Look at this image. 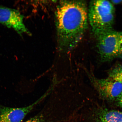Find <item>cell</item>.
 <instances>
[{
    "mask_svg": "<svg viewBox=\"0 0 122 122\" xmlns=\"http://www.w3.org/2000/svg\"><path fill=\"white\" fill-rule=\"evenodd\" d=\"M78 122H122V111L99 108L91 117L79 118Z\"/></svg>",
    "mask_w": 122,
    "mask_h": 122,
    "instance_id": "7",
    "label": "cell"
},
{
    "mask_svg": "<svg viewBox=\"0 0 122 122\" xmlns=\"http://www.w3.org/2000/svg\"><path fill=\"white\" fill-rule=\"evenodd\" d=\"M33 120H34V122H35V120H34V117H33Z\"/></svg>",
    "mask_w": 122,
    "mask_h": 122,
    "instance_id": "11",
    "label": "cell"
},
{
    "mask_svg": "<svg viewBox=\"0 0 122 122\" xmlns=\"http://www.w3.org/2000/svg\"><path fill=\"white\" fill-rule=\"evenodd\" d=\"M112 2L115 4H117L120 3L122 2V0H112Z\"/></svg>",
    "mask_w": 122,
    "mask_h": 122,
    "instance_id": "10",
    "label": "cell"
},
{
    "mask_svg": "<svg viewBox=\"0 0 122 122\" xmlns=\"http://www.w3.org/2000/svg\"><path fill=\"white\" fill-rule=\"evenodd\" d=\"M115 100L117 106L122 107V92Z\"/></svg>",
    "mask_w": 122,
    "mask_h": 122,
    "instance_id": "9",
    "label": "cell"
},
{
    "mask_svg": "<svg viewBox=\"0 0 122 122\" xmlns=\"http://www.w3.org/2000/svg\"><path fill=\"white\" fill-rule=\"evenodd\" d=\"M97 47L102 61L122 58V31L113 30L96 36Z\"/></svg>",
    "mask_w": 122,
    "mask_h": 122,
    "instance_id": "3",
    "label": "cell"
},
{
    "mask_svg": "<svg viewBox=\"0 0 122 122\" xmlns=\"http://www.w3.org/2000/svg\"><path fill=\"white\" fill-rule=\"evenodd\" d=\"M92 83L102 98L107 100H115L122 92V84L109 78L98 79L88 72Z\"/></svg>",
    "mask_w": 122,
    "mask_h": 122,
    "instance_id": "4",
    "label": "cell"
},
{
    "mask_svg": "<svg viewBox=\"0 0 122 122\" xmlns=\"http://www.w3.org/2000/svg\"><path fill=\"white\" fill-rule=\"evenodd\" d=\"M24 16L18 10L0 5V23L13 29L20 35H30L24 23Z\"/></svg>",
    "mask_w": 122,
    "mask_h": 122,
    "instance_id": "5",
    "label": "cell"
},
{
    "mask_svg": "<svg viewBox=\"0 0 122 122\" xmlns=\"http://www.w3.org/2000/svg\"><path fill=\"white\" fill-rule=\"evenodd\" d=\"M88 18L96 36L112 30L115 9L112 3L106 0H94L90 4Z\"/></svg>",
    "mask_w": 122,
    "mask_h": 122,
    "instance_id": "2",
    "label": "cell"
},
{
    "mask_svg": "<svg viewBox=\"0 0 122 122\" xmlns=\"http://www.w3.org/2000/svg\"><path fill=\"white\" fill-rule=\"evenodd\" d=\"M108 78L122 84V65H117L109 70Z\"/></svg>",
    "mask_w": 122,
    "mask_h": 122,
    "instance_id": "8",
    "label": "cell"
},
{
    "mask_svg": "<svg viewBox=\"0 0 122 122\" xmlns=\"http://www.w3.org/2000/svg\"><path fill=\"white\" fill-rule=\"evenodd\" d=\"M48 94L46 92L37 101L28 106L20 108L0 107V122H21L34 106Z\"/></svg>",
    "mask_w": 122,
    "mask_h": 122,
    "instance_id": "6",
    "label": "cell"
},
{
    "mask_svg": "<svg viewBox=\"0 0 122 122\" xmlns=\"http://www.w3.org/2000/svg\"><path fill=\"white\" fill-rule=\"evenodd\" d=\"M56 15L59 50L68 52L80 41L88 27V15L83 1H62Z\"/></svg>",
    "mask_w": 122,
    "mask_h": 122,
    "instance_id": "1",
    "label": "cell"
}]
</instances>
